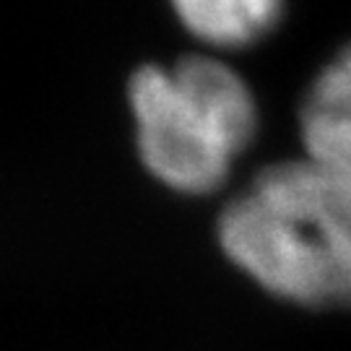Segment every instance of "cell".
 Segmentation results:
<instances>
[{
  "mask_svg": "<svg viewBox=\"0 0 351 351\" xmlns=\"http://www.w3.org/2000/svg\"><path fill=\"white\" fill-rule=\"evenodd\" d=\"M224 255L302 307H351V175L313 159L271 164L219 216Z\"/></svg>",
  "mask_w": 351,
  "mask_h": 351,
  "instance_id": "1",
  "label": "cell"
},
{
  "mask_svg": "<svg viewBox=\"0 0 351 351\" xmlns=\"http://www.w3.org/2000/svg\"><path fill=\"white\" fill-rule=\"evenodd\" d=\"M128 99L141 162L177 193L221 188L234 156L255 136L247 84L208 55H188L172 68L143 65L130 75Z\"/></svg>",
  "mask_w": 351,
  "mask_h": 351,
  "instance_id": "2",
  "label": "cell"
},
{
  "mask_svg": "<svg viewBox=\"0 0 351 351\" xmlns=\"http://www.w3.org/2000/svg\"><path fill=\"white\" fill-rule=\"evenodd\" d=\"M304 156L351 175V45L317 73L300 107Z\"/></svg>",
  "mask_w": 351,
  "mask_h": 351,
  "instance_id": "3",
  "label": "cell"
},
{
  "mask_svg": "<svg viewBox=\"0 0 351 351\" xmlns=\"http://www.w3.org/2000/svg\"><path fill=\"white\" fill-rule=\"evenodd\" d=\"M195 39L219 50L250 47L278 21L281 0H169Z\"/></svg>",
  "mask_w": 351,
  "mask_h": 351,
  "instance_id": "4",
  "label": "cell"
}]
</instances>
